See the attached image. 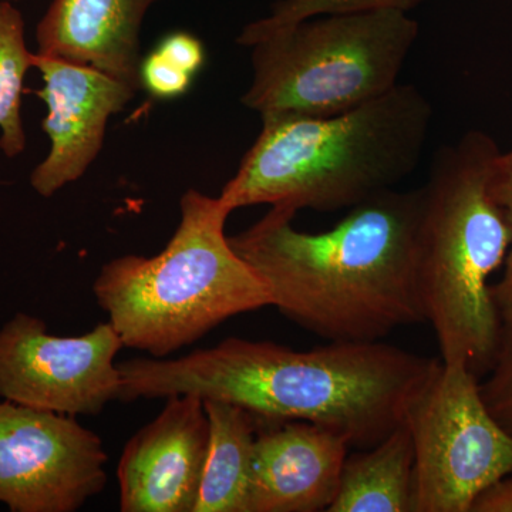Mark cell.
Returning <instances> with one entry per match:
<instances>
[{"mask_svg":"<svg viewBox=\"0 0 512 512\" xmlns=\"http://www.w3.org/2000/svg\"><path fill=\"white\" fill-rule=\"evenodd\" d=\"M439 359L383 342H329L299 352L229 338L177 359L119 363L121 402L197 394L237 404L268 421H308L375 446L403 423Z\"/></svg>","mask_w":512,"mask_h":512,"instance_id":"obj_1","label":"cell"},{"mask_svg":"<svg viewBox=\"0 0 512 512\" xmlns=\"http://www.w3.org/2000/svg\"><path fill=\"white\" fill-rule=\"evenodd\" d=\"M272 207L229 242L286 319L329 342H380L426 322L417 281L421 188L384 191L328 231Z\"/></svg>","mask_w":512,"mask_h":512,"instance_id":"obj_2","label":"cell"},{"mask_svg":"<svg viewBox=\"0 0 512 512\" xmlns=\"http://www.w3.org/2000/svg\"><path fill=\"white\" fill-rule=\"evenodd\" d=\"M431 121L427 97L400 83L338 116L262 121L218 198L231 212L259 204L295 214L350 210L413 174Z\"/></svg>","mask_w":512,"mask_h":512,"instance_id":"obj_3","label":"cell"},{"mask_svg":"<svg viewBox=\"0 0 512 512\" xmlns=\"http://www.w3.org/2000/svg\"><path fill=\"white\" fill-rule=\"evenodd\" d=\"M498 153L493 138L470 131L437 150L421 187L417 281L424 316L441 362L477 377L490 372L504 323L490 285L511 247L507 215L491 190Z\"/></svg>","mask_w":512,"mask_h":512,"instance_id":"obj_4","label":"cell"},{"mask_svg":"<svg viewBox=\"0 0 512 512\" xmlns=\"http://www.w3.org/2000/svg\"><path fill=\"white\" fill-rule=\"evenodd\" d=\"M180 224L160 254L123 255L101 266L93 292L124 348L163 359L225 320L272 306L268 286L225 234L231 211L188 190Z\"/></svg>","mask_w":512,"mask_h":512,"instance_id":"obj_5","label":"cell"},{"mask_svg":"<svg viewBox=\"0 0 512 512\" xmlns=\"http://www.w3.org/2000/svg\"><path fill=\"white\" fill-rule=\"evenodd\" d=\"M420 26L397 10L333 13L274 30L251 45L242 103L275 119H322L379 99L399 84Z\"/></svg>","mask_w":512,"mask_h":512,"instance_id":"obj_6","label":"cell"},{"mask_svg":"<svg viewBox=\"0 0 512 512\" xmlns=\"http://www.w3.org/2000/svg\"><path fill=\"white\" fill-rule=\"evenodd\" d=\"M416 512H471L512 471V436L488 412L467 367L437 363L407 409Z\"/></svg>","mask_w":512,"mask_h":512,"instance_id":"obj_7","label":"cell"},{"mask_svg":"<svg viewBox=\"0 0 512 512\" xmlns=\"http://www.w3.org/2000/svg\"><path fill=\"white\" fill-rule=\"evenodd\" d=\"M123 348L110 322L56 336L43 320L16 313L0 329V397L66 416H99L120 400L116 357Z\"/></svg>","mask_w":512,"mask_h":512,"instance_id":"obj_8","label":"cell"},{"mask_svg":"<svg viewBox=\"0 0 512 512\" xmlns=\"http://www.w3.org/2000/svg\"><path fill=\"white\" fill-rule=\"evenodd\" d=\"M107 461L76 417L0 403V503L10 511H79L106 488Z\"/></svg>","mask_w":512,"mask_h":512,"instance_id":"obj_9","label":"cell"},{"mask_svg":"<svg viewBox=\"0 0 512 512\" xmlns=\"http://www.w3.org/2000/svg\"><path fill=\"white\" fill-rule=\"evenodd\" d=\"M33 66L42 74L47 116L43 131L50 151L30 175L40 197L50 198L80 180L103 148L107 123L136 96V87L87 64L35 53Z\"/></svg>","mask_w":512,"mask_h":512,"instance_id":"obj_10","label":"cell"},{"mask_svg":"<svg viewBox=\"0 0 512 512\" xmlns=\"http://www.w3.org/2000/svg\"><path fill=\"white\" fill-rule=\"evenodd\" d=\"M210 444V419L197 394L167 397L156 419L121 453V512H194Z\"/></svg>","mask_w":512,"mask_h":512,"instance_id":"obj_11","label":"cell"},{"mask_svg":"<svg viewBox=\"0 0 512 512\" xmlns=\"http://www.w3.org/2000/svg\"><path fill=\"white\" fill-rule=\"evenodd\" d=\"M256 433L248 512L328 511L349 441L308 421H268Z\"/></svg>","mask_w":512,"mask_h":512,"instance_id":"obj_12","label":"cell"},{"mask_svg":"<svg viewBox=\"0 0 512 512\" xmlns=\"http://www.w3.org/2000/svg\"><path fill=\"white\" fill-rule=\"evenodd\" d=\"M156 2L53 0L37 25V53L87 64L141 89L140 30Z\"/></svg>","mask_w":512,"mask_h":512,"instance_id":"obj_13","label":"cell"},{"mask_svg":"<svg viewBox=\"0 0 512 512\" xmlns=\"http://www.w3.org/2000/svg\"><path fill=\"white\" fill-rule=\"evenodd\" d=\"M416 457L403 423L375 446L346 457L329 512H416Z\"/></svg>","mask_w":512,"mask_h":512,"instance_id":"obj_14","label":"cell"},{"mask_svg":"<svg viewBox=\"0 0 512 512\" xmlns=\"http://www.w3.org/2000/svg\"><path fill=\"white\" fill-rule=\"evenodd\" d=\"M210 444L194 512H248L252 456L261 419L237 404L204 399Z\"/></svg>","mask_w":512,"mask_h":512,"instance_id":"obj_15","label":"cell"},{"mask_svg":"<svg viewBox=\"0 0 512 512\" xmlns=\"http://www.w3.org/2000/svg\"><path fill=\"white\" fill-rule=\"evenodd\" d=\"M35 53L26 45L25 22L18 8L0 0V150L15 158L26 148L22 120L25 77Z\"/></svg>","mask_w":512,"mask_h":512,"instance_id":"obj_16","label":"cell"},{"mask_svg":"<svg viewBox=\"0 0 512 512\" xmlns=\"http://www.w3.org/2000/svg\"><path fill=\"white\" fill-rule=\"evenodd\" d=\"M426 2L430 0H279L272 6L268 16L245 26L237 42L241 46L249 47L266 33L295 25L301 20L315 18V16L377 12V10L409 13L410 10Z\"/></svg>","mask_w":512,"mask_h":512,"instance_id":"obj_17","label":"cell"},{"mask_svg":"<svg viewBox=\"0 0 512 512\" xmlns=\"http://www.w3.org/2000/svg\"><path fill=\"white\" fill-rule=\"evenodd\" d=\"M480 393L488 412L512 436V316L505 319L493 366Z\"/></svg>","mask_w":512,"mask_h":512,"instance_id":"obj_18","label":"cell"},{"mask_svg":"<svg viewBox=\"0 0 512 512\" xmlns=\"http://www.w3.org/2000/svg\"><path fill=\"white\" fill-rule=\"evenodd\" d=\"M491 190L495 200L507 215L511 228V247L504 264L500 282L493 286L494 299L503 322L512 316V150L498 153L491 168Z\"/></svg>","mask_w":512,"mask_h":512,"instance_id":"obj_19","label":"cell"},{"mask_svg":"<svg viewBox=\"0 0 512 512\" xmlns=\"http://www.w3.org/2000/svg\"><path fill=\"white\" fill-rule=\"evenodd\" d=\"M141 87L157 99H174L190 89L194 76L171 62L163 53L154 50L141 60Z\"/></svg>","mask_w":512,"mask_h":512,"instance_id":"obj_20","label":"cell"},{"mask_svg":"<svg viewBox=\"0 0 512 512\" xmlns=\"http://www.w3.org/2000/svg\"><path fill=\"white\" fill-rule=\"evenodd\" d=\"M157 50L191 76L200 72L205 62L204 46L197 37L185 32L165 37L157 46Z\"/></svg>","mask_w":512,"mask_h":512,"instance_id":"obj_21","label":"cell"},{"mask_svg":"<svg viewBox=\"0 0 512 512\" xmlns=\"http://www.w3.org/2000/svg\"><path fill=\"white\" fill-rule=\"evenodd\" d=\"M471 512H512V471L498 481L474 504Z\"/></svg>","mask_w":512,"mask_h":512,"instance_id":"obj_22","label":"cell"}]
</instances>
